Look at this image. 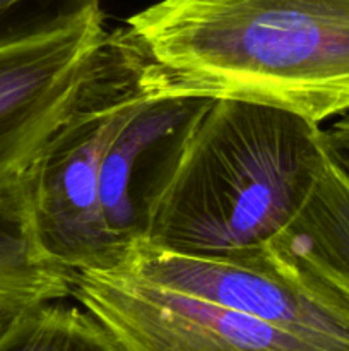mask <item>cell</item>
Returning <instances> with one entry per match:
<instances>
[{
    "label": "cell",
    "mask_w": 349,
    "mask_h": 351,
    "mask_svg": "<svg viewBox=\"0 0 349 351\" xmlns=\"http://www.w3.org/2000/svg\"><path fill=\"white\" fill-rule=\"evenodd\" d=\"M159 93L349 112V0H161L127 19Z\"/></svg>",
    "instance_id": "cell-1"
},
{
    "label": "cell",
    "mask_w": 349,
    "mask_h": 351,
    "mask_svg": "<svg viewBox=\"0 0 349 351\" xmlns=\"http://www.w3.org/2000/svg\"><path fill=\"white\" fill-rule=\"evenodd\" d=\"M320 130L274 106L214 99L140 245L190 256L269 245L313 184L324 156Z\"/></svg>",
    "instance_id": "cell-2"
},
{
    "label": "cell",
    "mask_w": 349,
    "mask_h": 351,
    "mask_svg": "<svg viewBox=\"0 0 349 351\" xmlns=\"http://www.w3.org/2000/svg\"><path fill=\"white\" fill-rule=\"evenodd\" d=\"M154 93L151 60L129 26L106 31L64 119L19 180L31 237L55 266L68 273L125 266L103 221L99 182L113 137Z\"/></svg>",
    "instance_id": "cell-3"
},
{
    "label": "cell",
    "mask_w": 349,
    "mask_h": 351,
    "mask_svg": "<svg viewBox=\"0 0 349 351\" xmlns=\"http://www.w3.org/2000/svg\"><path fill=\"white\" fill-rule=\"evenodd\" d=\"M122 269L266 322L325 351H349V302L281 263L269 245L226 256L139 245Z\"/></svg>",
    "instance_id": "cell-4"
},
{
    "label": "cell",
    "mask_w": 349,
    "mask_h": 351,
    "mask_svg": "<svg viewBox=\"0 0 349 351\" xmlns=\"http://www.w3.org/2000/svg\"><path fill=\"white\" fill-rule=\"evenodd\" d=\"M70 298L108 329L122 351H325L127 269L70 273Z\"/></svg>",
    "instance_id": "cell-5"
},
{
    "label": "cell",
    "mask_w": 349,
    "mask_h": 351,
    "mask_svg": "<svg viewBox=\"0 0 349 351\" xmlns=\"http://www.w3.org/2000/svg\"><path fill=\"white\" fill-rule=\"evenodd\" d=\"M105 33L99 12L0 45V191L21 180L62 122Z\"/></svg>",
    "instance_id": "cell-6"
},
{
    "label": "cell",
    "mask_w": 349,
    "mask_h": 351,
    "mask_svg": "<svg viewBox=\"0 0 349 351\" xmlns=\"http://www.w3.org/2000/svg\"><path fill=\"white\" fill-rule=\"evenodd\" d=\"M212 98L154 93L113 137L99 182L103 221L127 263L146 242L151 219ZM125 263V264H127Z\"/></svg>",
    "instance_id": "cell-7"
},
{
    "label": "cell",
    "mask_w": 349,
    "mask_h": 351,
    "mask_svg": "<svg viewBox=\"0 0 349 351\" xmlns=\"http://www.w3.org/2000/svg\"><path fill=\"white\" fill-rule=\"evenodd\" d=\"M269 249L349 302V180L325 153L303 204Z\"/></svg>",
    "instance_id": "cell-8"
},
{
    "label": "cell",
    "mask_w": 349,
    "mask_h": 351,
    "mask_svg": "<svg viewBox=\"0 0 349 351\" xmlns=\"http://www.w3.org/2000/svg\"><path fill=\"white\" fill-rule=\"evenodd\" d=\"M0 297L29 304L70 298V273L38 250L19 180L0 191Z\"/></svg>",
    "instance_id": "cell-9"
},
{
    "label": "cell",
    "mask_w": 349,
    "mask_h": 351,
    "mask_svg": "<svg viewBox=\"0 0 349 351\" xmlns=\"http://www.w3.org/2000/svg\"><path fill=\"white\" fill-rule=\"evenodd\" d=\"M65 300L33 305L0 341V351H122L94 315Z\"/></svg>",
    "instance_id": "cell-10"
},
{
    "label": "cell",
    "mask_w": 349,
    "mask_h": 351,
    "mask_svg": "<svg viewBox=\"0 0 349 351\" xmlns=\"http://www.w3.org/2000/svg\"><path fill=\"white\" fill-rule=\"evenodd\" d=\"M99 12V0H0V45L53 33Z\"/></svg>",
    "instance_id": "cell-11"
},
{
    "label": "cell",
    "mask_w": 349,
    "mask_h": 351,
    "mask_svg": "<svg viewBox=\"0 0 349 351\" xmlns=\"http://www.w3.org/2000/svg\"><path fill=\"white\" fill-rule=\"evenodd\" d=\"M320 143L325 156L349 180V113L320 130Z\"/></svg>",
    "instance_id": "cell-12"
},
{
    "label": "cell",
    "mask_w": 349,
    "mask_h": 351,
    "mask_svg": "<svg viewBox=\"0 0 349 351\" xmlns=\"http://www.w3.org/2000/svg\"><path fill=\"white\" fill-rule=\"evenodd\" d=\"M33 305L29 302L16 300V298L0 297V341L10 332V329L19 322V319L29 311Z\"/></svg>",
    "instance_id": "cell-13"
}]
</instances>
